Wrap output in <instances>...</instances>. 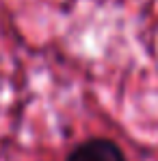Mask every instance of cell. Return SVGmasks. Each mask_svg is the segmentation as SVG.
Masks as SVG:
<instances>
[{
  "instance_id": "obj_1",
  "label": "cell",
  "mask_w": 158,
  "mask_h": 161,
  "mask_svg": "<svg viewBox=\"0 0 158 161\" xmlns=\"http://www.w3.org/2000/svg\"><path fill=\"white\" fill-rule=\"evenodd\" d=\"M65 161H126V155L113 139L91 137L80 142Z\"/></svg>"
}]
</instances>
